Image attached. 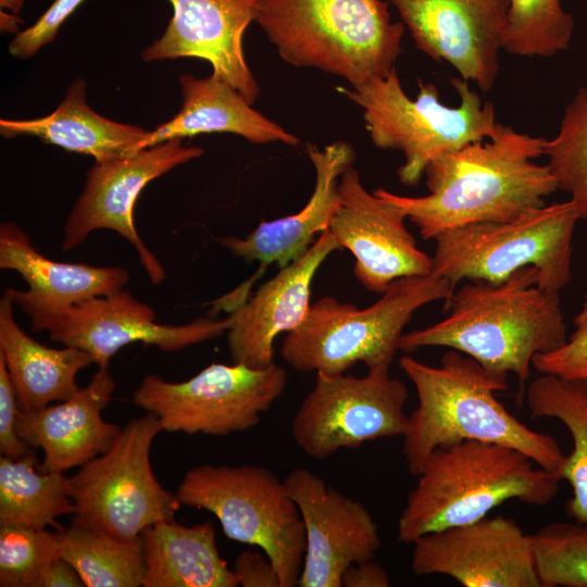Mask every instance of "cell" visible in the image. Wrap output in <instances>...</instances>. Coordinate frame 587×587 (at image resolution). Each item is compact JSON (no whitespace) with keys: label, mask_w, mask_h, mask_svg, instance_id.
<instances>
[{"label":"cell","mask_w":587,"mask_h":587,"mask_svg":"<svg viewBox=\"0 0 587 587\" xmlns=\"http://www.w3.org/2000/svg\"><path fill=\"white\" fill-rule=\"evenodd\" d=\"M546 139L498 124L488 139L474 141L432 161L425 168L429 193L404 197L384 188L377 197L399 207L424 239L482 222L511 221L545 205L558 190L544 155Z\"/></svg>","instance_id":"6da1fadb"},{"label":"cell","mask_w":587,"mask_h":587,"mask_svg":"<svg viewBox=\"0 0 587 587\" xmlns=\"http://www.w3.org/2000/svg\"><path fill=\"white\" fill-rule=\"evenodd\" d=\"M539 272L526 266L499 284L470 280L446 301L444 320L403 333L400 350L447 347L475 360L491 377L507 382L513 373L522 383L533 359L566 340L559 292L538 286Z\"/></svg>","instance_id":"7a4b0ae2"},{"label":"cell","mask_w":587,"mask_h":587,"mask_svg":"<svg viewBox=\"0 0 587 587\" xmlns=\"http://www.w3.org/2000/svg\"><path fill=\"white\" fill-rule=\"evenodd\" d=\"M399 366L419 401L402 436V454L412 475L421 472L435 449L464 440L515 448L542 469L559 473L566 455L558 441L510 413L495 395L508 383L488 375L475 360L451 349L438 366L410 355L401 357Z\"/></svg>","instance_id":"3957f363"},{"label":"cell","mask_w":587,"mask_h":587,"mask_svg":"<svg viewBox=\"0 0 587 587\" xmlns=\"http://www.w3.org/2000/svg\"><path fill=\"white\" fill-rule=\"evenodd\" d=\"M416 478L397 523L404 544L476 522L508 500L546 507L562 480L515 448L478 440L435 449Z\"/></svg>","instance_id":"277c9868"},{"label":"cell","mask_w":587,"mask_h":587,"mask_svg":"<svg viewBox=\"0 0 587 587\" xmlns=\"http://www.w3.org/2000/svg\"><path fill=\"white\" fill-rule=\"evenodd\" d=\"M254 22L286 63L352 87L395 68L404 30L382 0H259Z\"/></svg>","instance_id":"5b68a950"},{"label":"cell","mask_w":587,"mask_h":587,"mask_svg":"<svg viewBox=\"0 0 587 587\" xmlns=\"http://www.w3.org/2000/svg\"><path fill=\"white\" fill-rule=\"evenodd\" d=\"M454 287L430 272L392 282L365 309L322 297L286 334L280 355L299 372L344 374L359 362L367 369L390 367L413 313L430 302L448 301Z\"/></svg>","instance_id":"8992f818"},{"label":"cell","mask_w":587,"mask_h":587,"mask_svg":"<svg viewBox=\"0 0 587 587\" xmlns=\"http://www.w3.org/2000/svg\"><path fill=\"white\" fill-rule=\"evenodd\" d=\"M451 84L460 97L458 107L441 103L437 87L430 83L419 82L417 97L409 98L396 68L386 76L338 90L362 108L365 127L377 148L402 151L399 180L414 186L432 161L490 138L499 124L492 103H483L469 80L451 78Z\"/></svg>","instance_id":"52a82bcc"},{"label":"cell","mask_w":587,"mask_h":587,"mask_svg":"<svg viewBox=\"0 0 587 587\" xmlns=\"http://www.w3.org/2000/svg\"><path fill=\"white\" fill-rule=\"evenodd\" d=\"M577 211L571 200L534 208L507 222H482L439 234L432 273L453 286L462 279L499 284L534 266L538 286L559 292L571 277Z\"/></svg>","instance_id":"ba28073f"},{"label":"cell","mask_w":587,"mask_h":587,"mask_svg":"<svg viewBox=\"0 0 587 587\" xmlns=\"http://www.w3.org/2000/svg\"><path fill=\"white\" fill-rule=\"evenodd\" d=\"M175 494L182 505L211 512L228 539L260 548L280 587L298 586L305 533L285 479L257 465L202 464L187 471Z\"/></svg>","instance_id":"9c48e42d"},{"label":"cell","mask_w":587,"mask_h":587,"mask_svg":"<svg viewBox=\"0 0 587 587\" xmlns=\"http://www.w3.org/2000/svg\"><path fill=\"white\" fill-rule=\"evenodd\" d=\"M163 428L147 412L122 427L113 445L68 477L72 523L136 541L154 523L174 520L182 503L153 474L150 450Z\"/></svg>","instance_id":"30bf717a"},{"label":"cell","mask_w":587,"mask_h":587,"mask_svg":"<svg viewBox=\"0 0 587 587\" xmlns=\"http://www.w3.org/2000/svg\"><path fill=\"white\" fill-rule=\"evenodd\" d=\"M286 385L287 373L275 363L264 369L212 363L184 382L147 375L133 402L155 414L165 432L228 436L257 426Z\"/></svg>","instance_id":"8fae6325"},{"label":"cell","mask_w":587,"mask_h":587,"mask_svg":"<svg viewBox=\"0 0 587 587\" xmlns=\"http://www.w3.org/2000/svg\"><path fill=\"white\" fill-rule=\"evenodd\" d=\"M408 396L389 367L369 369L362 377L316 373L292 420V438L308 457L324 460L340 449L403 436Z\"/></svg>","instance_id":"7c38bea8"},{"label":"cell","mask_w":587,"mask_h":587,"mask_svg":"<svg viewBox=\"0 0 587 587\" xmlns=\"http://www.w3.org/2000/svg\"><path fill=\"white\" fill-rule=\"evenodd\" d=\"M182 141L173 138L129 157L96 162L66 218L62 250L79 246L96 229L114 230L137 250L150 282L160 285L166 276L164 268L140 238L134 209L148 183L203 154V149L185 147Z\"/></svg>","instance_id":"4fadbf2b"},{"label":"cell","mask_w":587,"mask_h":587,"mask_svg":"<svg viewBox=\"0 0 587 587\" xmlns=\"http://www.w3.org/2000/svg\"><path fill=\"white\" fill-rule=\"evenodd\" d=\"M417 576L445 575L464 587H541L532 535L509 517L428 533L413 544Z\"/></svg>","instance_id":"5bb4252c"},{"label":"cell","mask_w":587,"mask_h":587,"mask_svg":"<svg viewBox=\"0 0 587 587\" xmlns=\"http://www.w3.org/2000/svg\"><path fill=\"white\" fill-rule=\"evenodd\" d=\"M285 483L305 533L298 586L341 587V577L350 565L373 560L380 549L375 520L363 503L307 469L292 470Z\"/></svg>","instance_id":"9a60e30c"},{"label":"cell","mask_w":587,"mask_h":587,"mask_svg":"<svg viewBox=\"0 0 587 587\" xmlns=\"http://www.w3.org/2000/svg\"><path fill=\"white\" fill-rule=\"evenodd\" d=\"M339 191L341 204L328 229L340 250L354 257L353 273L363 287L382 295L399 278L432 272V258L404 225L405 213L369 192L354 167L341 174Z\"/></svg>","instance_id":"2e32d148"},{"label":"cell","mask_w":587,"mask_h":587,"mask_svg":"<svg viewBox=\"0 0 587 587\" xmlns=\"http://www.w3.org/2000/svg\"><path fill=\"white\" fill-rule=\"evenodd\" d=\"M416 47L488 92L499 72L509 0H391Z\"/></svg>","instance_id":"e0dca14e"},{"label":"cell","mask_w":587,"mask_h":587,"mask_svg":"<svg viewBox=\"0 0 587 587\" xmlns=\"http://www.w3.org/2000/svg\"><path fill=\"white\" fill-rule=\"evenodd\" d=\"M229 317H200L187 324H160L154 310L130 292L118 290L70 308L48 330L50 339L88 352L98 367H109L113 355L133 342L176 351L227 333Z\"/></svg>","instance_id":"ac0fdd59"},{"label":"cell","mask_w":587,"mask_h":587,"mask_svg":"<svg viewBox=\"0 0 587 587\" xmlns=\"http://www.w3.org/2000/svg\"><path fill=\"white\" fill-rule=\"evenodd\" d=\"M173 16L163 35L141 52L143 61L196 58L254 103L260 87L243 53V35L259 0H168Z\"/></svg>","instance_id":"d6986e66"},{"label":"cell","mask_w":587,"mask_h":587,"mask_svg":"<svg viewBox=\"0 0 587 587\" xmlns=\"http://www.w3.org/2000/svg\"><path fill=\"white\" fill-rule=\"evenodd\" d=\"M340 250L329 229L228 315L227 346L233 363L264 369L274 363V341L305 319L311 288L323 262Z\"/></svg>","instance_id":"ffe728a7"},{"label":"cell","mask_w":587,"mask_h":587,"mask_svg":"<svg viewBox=\"0 0 587 587\" xmlns=\"http://www.w3.org/2000/svg\"><path fill=\"white\" fill-rule=\"evenodd\" d=\"M0 267L26 282L27 290L8 288L4 294L28 316L34 332H48L73 305L122 290L129 280L120 266L64 263L42 255L13 222L0 225Z\"/></svg>","instance_id":"44dd1931"},{"label":"cell","mask_w":587,"mask_h":587,"mask_svg":"<svg viewBox=\"0 0 587 587\" xmlns=\"http://www.w3.org/2000/svg\"><path fill=\"white\" fill-rule=\"evenodd\" d=\"M115 382L109 367H98L89 384L57 404L18 411L16 430L32 448H40L42 473H64L104 453L122 427L105 422L101 412L109 404Z\"/></svg>","instance_id":"7402d4cb"},{"label":"cell","mask_w":587,"mask_h":587,"mask_svg":"<svg viewBox=\"0 0 587 587\" xmlns=\"http://www.w3.org/2000/svg\"><path fill=\"white\" fill-rule=\"evenodd\" d=\"M308 154L314 166L315 185L299 212L263 221L245 238L216 239L236 257L260 262L258 275L272 263L283 268L301 257L313 243L315 235L328 229L341 204L339 179L354 162L352 146L345 141L332 142L323 149L309 145Z\"/></svg>","instance_id":"603a6c76"},{"label":"cell","mask_w":587,"mask_h":587,"mask_svg":"<svg viewBox=\"0 0 587 587\" xmlns=\"http://www.w3.org/2000/svg\"><path fill=\"white\" fill-rule=\"evenodd\" d=\"M183 105L170 121L150 132L142 149L173 138L209 133H232L252 143L284 142L299 145L294 134L251 108L245 97L229 84L209 76L190 74L179 77Z\"/></svg>","instance_id":"cb8c5ba5"},{"label":"cell","mask_w":587,"mask_h":587,"mask_svg":"<svg viewBox=\"0 0 587 587\" xmlns=\"http://www.w3.org/2000/svg\"><path fill=\"white\" fill-rule=\"evenodd\" d=\"M0 134L5 138L35 136L67 151L90 155L96 162H104L143 150L150 132L95 112L86 101V84L78 78L71 83L52 113L32 120L2 118Z\"/></svg>","instance_id":"d4e9b609"},{"label":"cell","mask_w":587,"mask_h":587,"mask_svg":"<svg viewBox=\"0 0 587 587\" xmlns=\"http://www.w3.org/2000/svg\"><path fill=\"white\" fill-rule=\"evenodd\" d=\"M13 305L4 294L0 300V354L20 410H39L70 399L80 388L78 372L93 363L92 357L75 347L50 348L36 341L16 323Z\"/></svg>","instance_id":"484cf974"},{"label":"cell","mask_w":587,"mask_h":587,"mask_svg":"<svg viewBox=\"0 0 587 587\" xmlns=\"http://www.w3.org/2000/svg\"><path fill=\"white\" fill-rule=\"evenodd\" d=\"M145 558L143 587H236L233 569L221 557L210 521L184 526L166 520L139 536Z\"/></svg>","instance_id":"4316f807"},{"label":"cell","mask_w":587,"mask_h":587,"mask_svg":"<svg viewBox=\"0 0 587 587\" xmlns=\"http://www.w3.org/2000/svg\"><path fill=\"white\" fill-rule=\"evenodd\" d=\"M526 404L533 419H557L569 429L573 450L559 474L573 491L569 514L587 523V382L541 374L529 384Z\"/></svg>","instance_id":"83f0119b"},{"label":"cell","mask_w":587,"mask_h":587,"mask_svg":"<svg viewBox=\"0 0 587 587\" xmlns=\"http://www.w3.org/2000/svg\"><path fill=\"white\" fill-rule=\"evenodd\" d=\"M30 449L23 458H0V525L32 528L58 527L59 516L74 513L68 477L36 470Z\"/></svg>","instance_id":"f1b7e54d"},{"label":"cell","mask_w":587,"mask_h":587,"mask_svg":"<svg viewBox=\"0 0 587 587\" xmlns=\"http://www.w3.org/2000/svg\"><path fill=\"white\" fill-rule=\"evenodd\" d=\"M61 557L85 587L142 586L146 565L139 540H124L74 523L61 529Z\"/></svg>","instance_id":"f546056e"},{"label":"cell","mask_w":587,"mask_h":587,"mask_svg":"<svg viewBox=\"0 0 587 587\" xmlns=\"http://www.w3.org/2000/svg\"><path fill=\"white\" fill-rule=\"evenodd\" d=\"M573 29L574 18L560 0H509L503 50L550 58L569 48Z\"/></svg>","instance_id":"4dcf8cb0"},{"label":"cell","mask_w":587,"mask_h":587,"mask_svg":"<svg viewBox=\"0 0 587 587\" xmlns=\"http://www.w3.org/2000/svg\"><path fill=\"white\" fill-rule=\"evenodd\" d=\"M544 155L558 189L570 193L579 218L587 220V87L565 108L558 135L545 141Z\"/></svg>","instance_id":"1f68e13d"},{"label":"cell","mask_w":587,"mask_h":587,"mask_svg":"<svg viewBox=\"0 0 587 587\" xmlns=\"http://www.w3.org/2000/svg\"><path fill=\"white\" fill-rule=\"evenodd\" d=\"M532 538L541 587H587V523L554 522Z\"/></svg>","instance_id":"d6a6232c"},{"label":"cell","mask_w":587,"mask_h":587,"mask_svg":"<svg viewBox=\"0 0 587 587\" xmlns=\"http://www.w3.org/2000/svg\"><path fill=\"white\" fill-rule=\"evenodd\" d=\"M61 529L0 525V586L39 587L46 567L61 557Z\"/></svg>","instance_id":"836d02e7"},{"label":"cell","mask_w":587,"mask_h":587,"mask_svg":"<svg viewBox=\"0 0 587 587\" xmlns=\"http://www.w3.org/2000/svg\"><path fill=\"white\" fill-rule=\"evenodd\" d=\"M574 333L560 348L535 355L533 367L540 374L587 382V294L574 319Z\"/></svg>","instance_id":"e575fe53"},{"label":"cell","mask_w":587,"mask_h":587,"mask_svg":"<svg viewBox=\"0 0 587 587\" xmlns=\"http://www.w3.org/2000/svg\"><path fill=\"white\" fill-rule=\"evenodd\" d=\"M86 0H54L28 28L16 34L9 45L11 55L28 59L57 37L61 25Z\"/></svg>","instance_id":"d590c367"},{"label":"cell","mask_w":587,"mask_h":587,"mask_svg":"<svg viewBox=\"0 0 587 587\" xmlns=\"http://www.w3.org/2000/svg\"><path fill=\"white\" fill-rule=\"evenodd\" d=\"M18 411L16 392L0 354V452L11 459L23 458L30 450L16 430Z\"/></svg>","instance_id":"8d00e7d4"},{"label":"cell","mask_w":587,"mask_h":587,"mask_svg":"<svg viewBox=\"0 0 587 587\" xmlns=\"http://www.w3.org/2000/svg\"><path fill=\"white\" fill-rule=\"evenodd\" d=\"M233 571L242 587H280V578L271 559L263 552L241 551Z\"/></svg>","instance_id":"74e56055"},{"label":"cell","mask_w":587,"mask_h":587,"mask_svg":"<svg viewBox=\"0 0 587 587\" xmlns=\"http://www.w3.org/2000/svg\"><path fill=\"white\" fill-rule=\"evenodd\" d=\"M389 585L388 572L374 559L350 565L341 577L344 587H388Z\"/></svg>","instance_id":"f35d334b"},{"label":"cell","mask_w":587,"mask_h":587,"mask_svg":"<svg viewBox=\"0 0 587 587\" xmlns=\"http://www.w3.org/2000/svg\"><path fill=\"white\" fill-rule=\"evenodd\" d=\"M85 586L75 569L62 557L53 560L43 571L39 587Z\"/></svg>","instance_id":"ab89813d"},{"label":"cell","mask_w":587,"mask_h":587,"mask_svg":"<svg viewBox=\"0 0 587 587\" xmlns=\"http://www.w3.org/2000/svg\"><path fill=\"white\" fill-rule=\"evenodd\" d=\"M23 21L13 14H7L1 12V29L5 30L8 33H20L17 24L22 23Z\"/></svg>","instance_id":"60d3db41"},{"label":"cell","mask_w":587,"mask_h":587,"mask_svg":"<svg viewBox=\"0 0 587 587\" xmlns=\"http://www.w3.org/2000/svg\"><path fill=\"white\" fill-rule=\"evenodd\" d=\"M23 5V0H1V7L10 8L17 13Z\"/></svg>","instance_id":"b9f144b4"}]
</instances>
